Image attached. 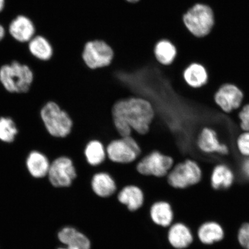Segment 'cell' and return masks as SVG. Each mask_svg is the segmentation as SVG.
<instances>
[{
  "mask_svg": "<svg viewBox=\"0 0 249 249\" xmlns=\"http://www.w3.org/2000/svg\"><path fill=\"white\" fill-rule=\"evenodd\" d=\"M48 177L54 188H69L77 177L73 160L66 156H60L55 159L51 163Z\"/></svg>",
  "mask_w": 249,
  "mask_h": 249,
  "instance_id": "8",
  "label": "cell"
},
{
  "mask_svg": "<svg viewBox=\"0 0 249 249\" xmlns=\"http://www.w3.org/2000/svg\"><path fill=\"white\" fill-rule=\"evenodd\" d=\"M34 74L30 67L17 61L0 68V82L7 91L26 93L33 82Z\"/></svg>",
  "mask_w": 249,
  "mask_h": 249,
  "instance_id": "5",
  "label": "cell"
},
{
  "mask_svg": "<svg viewBox=\"0 0 249 249\" xmlns=\"http://www.w3.org/2000/svg\"><path fill=\"white\" fill-rule=\"evenodd\" d=\"M85 155L87 162L92 166H98L107 159V150L104 144L98 140H93L87 144Z\"/></svg>",
  "mask_w": 249,
  "mask_h": 249,
  "instance_id": "24",
  "label": "cell"
},
{
  "mask_svg": "<svg viewBox=\"0 0 249 249\" xmlns=\"http://www.w3.org/2000/svg\"><path fill=\"white\" fill-rule=\"evenodd\" d=\"M58 238L66 247L57 249H90L91 243L83 233L73 227H64L58 233Z\"/></svg>",
  "mask_w": 249,
  "mask_h": 249,
  "instance_id": "15",
  "label": "cell"
},
{
  "mask_svg": "<svg viewBox=\"0 0 249 249\" xmlns=\"http://www.w3.org/2000/svg\"><path fill=\"white\" fill-rule=\"evenodd\" d=\"M118 200L126 205L130 211L138 210L144 202V194L139 186L128 185L121 189L118 195Z\"/></svg>",
  "mask_w": 249,
  "mask_h": 249,
  "instance_id": "20",
  "label": "cell"
},
{
  "mask_svg": "<svg viewBox=\"0 0 249 249\" xmlns=\"http://www.w3.org/2000/svg\"><path fill=\"white\" fill-rule=\"evenodd\" d=\"M151 217L157 225L168 227L171 225L174 213L171 205L166 202H156L151 207Z\"/></svg>",
  "mask_w": 249,
  "mask_h": 249,
  "instance_id": "22",
  "label": "cell"
},
{
  "mask_svg": "<svg viewBox=\"0 0 249 249\" xmlns=\"http://www.w3.org/2000/svg\"><path fill=\"white\" fill-rule=\"evenodd\" d=\"M237 241L241 248L249 249V223H245L238 230Z\"/></svg>",
  "mask_w": 249,
  "mask_h": 249,
  "instance_id": "28",
  "label": "cell"
},
{
  "mask_svg": "<svg viewBox=\"0 0 249 249\" xmlns=\"http://www.w3.org/2000/svg\"><path fill=\"white\" fill-rule=\"evenodd\" d=\"M166 178L171 188L185 189L200 183L203 170L197 160L188 157L174 164Z\"/></svg>",
  "mask_w": 249,
  "mask_h": 249,
  "instance_id": "3",
  "label": "cell"
},
{
  "mask_svg": "<svg viewBox=\"0 0 249 249\" xmlns=\"http://www.w3.org/2000/svg\"><path fill=\"white\" fill-rule=\"evenodd\" d=\"M107 158L114 163L129 164L138 160V155L123 138L114 140L106 148Z\"/></svg>",
  "mask_w": 249,
  "mask_h": 249,
  "instance_id": "13",
  "label": "cell"
},
{
  "mask_svg": "<svg viewBox=\"0 0 249 249\" xmlns=\"http://www.w3.org/2000/svg\"><path fill=\"white\" fill-rule=\"evenodd\" d=\"M82 57L90 69H99L110 65L114 58V52L111 47L103 40H92L85 45Z\"/></svg>",
  "mask_w": 249,
  "mask_h": 249,
  "instance_id": "10",
  "label": "cell"
},
{
  "mask_svg": "<svg viewBox=\"0 0 249 249\" xmlns=\"http://www.w3.org/2000/svg\"><path fill=\"white\" fill-rule=\"evenodd\" d=\"M137 161L136 169L140 174L156 178L166 177L175 164L172 157L158 151H152Z\"/></svg>",
  "mask_w": 249,
  "mask_h": 249,
  "instance_id": "7",
  "label": "cell"
},
{
  "mask_svg": "<svg viewBox=\"0 0 249 249\" xmlns=\"http://www.w3.org/2000/svg\"><path fill=\"white\" fill-rule=\"evenodd\" d=\"M18 130L14 121L9 117L0 118V140L7 143L14 141Z\"/></svg>",
  "mask_w": 249,
  "mask_h": 249,
  "instance_id": "25",
  "label": "cell"
},
{
  "mask_svg": "<svg viewBox=\"0 0 249 249\" xmlns=\"http://www.w3.org/2000/svg\"><path fill=\"white\" fill-rule=\"evenodd\" d=\"M5 36V30L1 24H0V41L4 38Z\"/></svg>",
  "mask_w": 249,
  "mask_h": 249,
  "instance_id": "30",
  "label": "cell"
},
{
  "mask_svg": "<svg viewBox=\"0 0 249 249\" xmlns=\"http://www.w3.org/2000/svg\"><path fill=\"white\" fill-rule=\"evenodd\" d=\"M168 239L172 247L177 249H185L194 241L195 236L192 230L182 223L174 224L168 233Z\"/></svg>",
  "mask_w": 249,
  "mask_h": 249,
  "instance_id": "16",
  "label": "cell"
},
{
  "mask_svg": "<svg viewBox=\"0 0 249 249\" xmlns=\"http://www.w3.org/2000/svg\"><path fill=\"white\" fill-rule=\"evenodd\" d=\"M235 147L242 158H249V131H241L236 136Z\"/></svg>",
  "mask_w": 249,
  "mask_h": 249,
  "instance_id": "26",
  "label": "cell"
},
{
  "mask_svg": "<svg viewBox=\"0 0 249 249\" xmlns=\"http://www.w3.org/2000/svg\"><path fill=\"white\" fill-rule=\"evenodd\" d=\"M238 111L239 128L241 131H249V103L244 104Z\"/></svg>",
  "mask_w": 249,
  "mask_h": 249,
  "instance_id": "27",
  "label": "cell"
},
{
  "mask_svg": "<svg viewBox=\"0 0 249 249\" xmlns=\"http://www.w3.org/2000/svg\"><path fill=\"white\" fill-rule=\"evenodd\" d=\"M196 236L202 244L213 245L223 240L225 237V230L216 221H207L198 227Z\"/></svg>",
  "mask_w": 249,
  "mask_h": 249,
  "instance_id": "14",
  "label": "cell"
},
{
  "mask_svg": "<svg viewBox=\"0 0 249 249\" xmlns=\"http://www.w3.org/2000/svg\"><path fill=\"white\" fill-rule=\"evenodd\" d=\"M47 131L54 138L64 139L70 135L73 123L70 114L55 102H49L40 111Z\"/></svg>",
  "mask_w": 249,
  "mask_h": 249,
  "instance_id": "4",
  "label": "cell"
},
{
  "mask_svg": "<svg viewBox=\"0 0 249 249\" xmlns=\"http://www.w3.org/2000/svg\"><path fill=\"white\" fill-rule=\"evenodd\" d=\"M5 5V0H0V12L2 11Z\"/></svg>",
  "mask_w": 249,
  "mask_h": 249,
  "instance_id": "31",
  "label": "cell"
},
{
  "mask_svg": "<svg viewBox=\"0 0 249 249\" xmlns=\"http://www.w3.org/2000/svg\"><path fill=\"white\" fill-rule=\"evenodd\" d=\"M234 171L228 164L217 163L211 170L210 185L216 191H222L231 188L235 182Z\"/></svg>",
  "mask_w": 249,
  "mask_h": 249,
  "instance_id": "12",
  "label": "cell"
},
{
  "mask_svg": "<svg viewBox=\"0 0 249 249\" xmlns=\"http://www.w3.org/2000/svg\"><path fill=\"white\" fill-rule=\"evenodd\" d=\"M186 29L196 38L209 36L215 24V15L210 5L197 3L190 8L183 16Z\"/></svg>",
  "mask_w": 249,
  "mask_h": 249,
  "instance_id": "2",
  "label": "cell"
},
{
  "mask_svg": "<svg viewBox=\"0 0 249 249\" xmlns=\"http://www.w3.org/2000/svg\"><path fill=\"white\" fill-rule=\"evenodd\" d=\"M91 189L95 194L101 197H107L117 191L116 181L110 174L99 172L93 176L91 182Z\"/></svg>",
  "mask_w": 249,
  "mask_h": 249,
  "instance_id": "19",
  "label": "cell"
},
{
  "mask_svg": "<svg viewBox=\"0 0 249 249\" xmlns=\"http://www.w3.org/2000/svg\"><path fill=\"white\" fill-rule=\"evenodd\" d=\"M182 77L187 87L191 89H199L209 83L211 76L207 67L200 62H193L183 71Z\"/></svg>",
  "mask_w": 249,
  "mask_h": 249,
  "instance_id": "11",
  "label": "cell"
},
{
  "mask_svg": "<svg viewBox=\"0 0 249 249\" xmlns=\"http://www.w3.org/2000/svg\"><path fill=\"white\" fill-rule=\"evenodd\" d=\"M197 150L205 155L226 157L230 153L229 145L221 140L219 134L213 127H202L195 140Z\"/></svg>",
  "mask_w": 249,
  "mask_h": 249,
  "instance_id": "9",
  "label": "cell"
},
{
  "mask_svg": "<svg viewBox=\"0 0 249 249\" xmlns=\"http://www.w3.org/2000/svg\"><path fill=\"white\" fill-rule=\"evenodd\" d=\"M245 98L241 87L231 82L222 84L213 96L214 104L225 114L238 111L244 104Z\"/></svg>",
  "mask_w": 249,
  "mask_h": 249,
  "instance_id": "6",
  "label": "cell"
},
{
  "mask_svg": "<svg viewBox=\"0 0 249 249\" xmlns=\"http://www.w3.org/2000/svg\"><path fill=\"white\" fill-rule=\"evenodd\" d=\"M29 42V51L34 57L42 61H48L52 58L53 49L45 37L34 36Z\"/></svg>",
  "mask_w": 249,
  "mask_h": 249,
  "instance_id": "23",
  "label": "cell"
},
{
  "mask_svg": "<svg viewBox=\"0 0 249 249\" xmlns=\"http://www.w3.org/2000/svg\"><path fill=\"white\" fill-rule=\"evenodd\" d=\"M9 31L13 38L20 42H29L34 36L35 26L32 21L25 16H18L12 21Z\"/></svg>",
  "mask_w": 249,
  "mask_h": 249,
  "instance_id": "17",
  "label": "cell"
},
{
  "mask_svg": "<svg viewBox=\"0 0 249 249\" xmlns=\"http://www.w3.org/2000/svg\"><path fill=\"white\" fill-rule=\"evenodd\" d=\"M239 171L243 178L249 181V158H243L239 166Z\"/></svg>",
  "mask_w": 249,
  "mask_h": 249,
  "instance_id": "29",
  "label": "cell"
},
{
  "mask_svg": "<svg viewBox=\"0 0 249 249\" xmlns=\"http://www.w3.org/2000/svg\"><path fill=\"white\" fill-rule=\"evenodd\" d=\"M154 52L156 60L164 66L172 64L177 55L176 46L167 39L159 41L155 46Z\"/></svg>",
  "mask_w": 249,
  "mask_h": 249,
  "instance_id": "21",
  "label": "cell"
},
{
  "mask_svg": "<svg viewBox=\"0 0 249 249\" xmlns=\"http://www.w3.org/2000/svg\"><path fill=\"white\" fill-rule=\"evenodd\" d=\"M51 164L48 157L39 151L31 152L27 158V169L30 175L35 178L48 176Z\"/></svg>",
  "mask_w": 249,
  "mask_h": 249,
  "instance_id": "18",
  "label": "cell"
},
{
  "mask_svg": "<svg viewBox=\"0 0 249 249\" xmlns=\"http://www.w3.org/2000/svg\"><path fill=\"white\" fill-rule=\"evenodd\" d=\"M112 114L114 125L121 138L131 135L132 130L145 135L155 117L151 103L138 96L117 101L112 109Z\"/></svg>",
  "mask_w": 249,
  "mask_h": 249,
  "instance_id": "1",
  "label": "cell"
}]
</instances>
